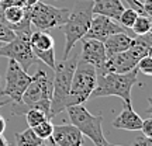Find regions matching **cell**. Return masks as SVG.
<instances>
[{
    "mask_svg": "<svg viewBox=\"0 0 152 146\" xmlns=\"http://www.w3.org/2000/svg\"><path fill=\"white\" fill-rule=\"evenodd\" d=\"M31 76L24 70L16 60L9 59L7 70L4 75V87L0 90V96H6L13 104L21 103L23 93L26 92Z\"/></svg>",
    "mask_w": 152,
    "mask_h": 146,
    "instance_id": "8",
    "label": "cell"
},
{
    "mask_svg": "<svg viewBox=\"0 0 152 146\" xmlns=\"http://www.w3.org/2000/svg\"><path fill=\"white\" fill-rule=\"evenodd\" d=\"M92 16V4H80L76 9L71 10V14L68 17L66 23L61 27L65 34V48H64V54H62V60L71 56V51L75 48L76 42L85 37V34L87 33L89 25H90Z\"/></svg>",
    "mask_w": 152,
    "mask_h": 146,
    "instance_id": "6",
    "label": "cell"
},
{
    "mask_svg": "<svg viewBox=\"0 0 152 146\" xmlns=\"http://www.w3.org/2000/svg\"><path fill=\"white\" fill-rule=\"evenodd\" d=\"M30 45L33 49L34 55L38 60L44 62L45 65L54 69L55 68V41L47 31H35L30 35Z\"/></svg>",
    "mask_w": 152,
    "mask_h": 146,
    "instance_id": "10",
    "label": "cell"
},
{
    "mask_svg": "<svg viewBox=\"0 0 152 146\" xmlns=\"http://www.w3.org/2000/svg\"><path fill=\"white\" fill-rule=\"evenodd\" d=\"M4 131H6V119L0 115V135H1Z\"/></svg>",
    "mask_w": 152,
    "mask_h": 146,
    "instance_id": "28",
    "label": "cell"
},
{
    "mask_svg": "<svg viewBox=\"0 0 152 146\" xmlns=\"http://www.w3.org/2000/svg\"><path fill=\"white\" fill-rule=\"evenodd\" d=\"M96 80H97V69L83 60L77 59L71 81L68 107L86 103L96 87Z\"/></svg>",
    "mask_w": 152,
    "mask_h": 146,
    "instance_id": "5",
    "label": "cell"
},
{
    "mask_svg": "<svg viewBox=\"0 0 152 146\" xmlns=\"http://www.w3.org/2000/svg\"><path fill=\"white\" fill-rule=\"evenodd\" d=\"M28 14H30V7H27V6H24V7H20V6H9V7H6L4 10H3L4 23L11 30L16 27V25H18Z\"/></svg>",
    "mask_w": 152,
    "mask_h": 146,
    "instance_id": "17",
    "label": "cell"
},
{
    "mask_svg": "<svg viewBox=\"0 0 152 146\" xmlns=\"http://www.w3.org/2000/svg\"><path fill=\"white\" fill-rule=\"evenodd\" d=\"M141 125H142V118L132 110L131 104L130 105H124L123 104L121 113L113 121L114 128L123 131H141Z\"/></svg>",
    "mask_w": 152,
    "mask_h": 146,
    "instance_id": "14",
    "label": "cell"
},
{
    "mask_svg": "<svg viewBox=\"0 0 152 146\" xmlns=\"http://www.w3.org/2000/svg\"><path fill=\"white\" fill-rule=\"evenodd\" d=\"M0 80H1V77H0ZM0 90H1V87H0Z\"/></svg>",
    "mask_w": 152,
    "mask_h": 146,
    "instance_id": "36",
    "label": "cell"
},
{
    "mask_svg": "<svg viewBox=\"0 0 152 146\" xmlns=\"http://www.w3.org/2000/svg\"><path fill=\"white\" fill-rule=\"evenodd\" d=\"M111 146H121V145H111Z\"/></svg>",
    "mask_w": 152,
    "mask_h": 146,
    "instance_id": "35",
    "label": "cell"
},
{
    "mask_svg": "<svg viewBox=\"0 0 152 146\" xmlns=\"http://www.w3.org/2000/svg\"><path fill=\"white\" fill-rule=\"evenodd\" d=\"M151 28H152L151 17L144 16V14H138L135 23L131 27V31L135 35H144V34L151 33Z\"/></svg>",
    "mask_w": 152,
    "mask_h": 146,
    "instance_id": "19",
    "label": "cell"
},
{
    "mask_svg": "<svg viewBox=\"0 0 152 146\" xmlns=\"http://www.w3.org/2000/svg\"><path fill=\"white\" fill-rule=\"evenodd\" d=\"M82 52L79 59L86 62L89 65L94 66L97 70L103 69L104 63L107 60L104 44L102 41L93 39V38H82Z\"/></svg>",
    "mask_w": 152,
    "mask_h": 146,
    "instance_id": "12",
    "label": "cell"
},
{
    "mask_svg": "<svg viewBox=\"0 0 152 146\" xmlns=\"http://www.w3.org/2000/svg\"><path fill=\"white\" fill-rule=\"evenodd\" d=\"M71 14L69 9L55 7V6L42 3L41 0L30 7V20L31 25L39 31H48L52 28H59L66 23Z\"/></svg>",
    "mask_w": 152,
    "mask_h": 146,
    "instance_id": "7",
    "label": "cell"
},
{
    "mask_svg": "<svg viewBox=\"0 0 152 146\" xmlns=\"http://www.w3.org/2000/svg\"><path fill=\"white\" fill-rule=\"evenodd\" d=\"M124 11V4L121 0H93L92 13L110 17L111 20L118 23L121 13Z\"/></svg>",
    "mask_w": 152,
    "mask_h": 146,
    "instance_id": "15",
    "label": "cell"
},
{
    "mask_svg": "<svg viewBox=\"0 0 152 146\" xmlns=\"http://www.w3.org/2000/svg\"><path fill=\"white\" fill-rule=\"evenodd\" d=\"M138 70L127 72V73H99L96 87L92 92L93 97H110L115 96L123 100L124 105L131 104V90L137 84Z\"/></svg>",
    "mask_w": 152,
    "mask_h": 146,
    "instance_id": "2",
    "label": "cell"
},
{
    "mask_svg": "<svg viewBox=\"0 0 152 146\" xmlns=\"http://www.w3.org/2000/svg\"><path fill=\"white\" fill-rule=\"evenodd\" d=\"M132 42H134V37H131L128 33H117V34L110 35L103 42L107 58L127 51L132 45Z\"/></svg>",
    "mask_w": 152,
    "mask_h": 146,
    "instance_id": "16",
    "label": "cell"
},
{
    "mask_svg": "<svg viewBox=\"0 0 152 146\" xmlns=\"http://www.w3.org/2000/svg\"><path fill=\"white\" fill-rule=\"evenodd\" d=\"M14 138H16V146H38L44 142L41 138L35 135L33 128H30V126L26 131L16 134Z\"/></svg>",
    "mask_w": 152,
    "mask_h": 146,
    "instance_id": "18",
    "label": "cell"
},
{
    "mask_svg": "<svg viewBox=\"0 0 152 146\" xmlns=\"http://www.w3.org/2000/svg\"><path fill=\"white\" fill-rule=\"evenodd\" d=\"M127 1H128V3H132V4H134V1H135V0H127Z\"/></svg>",
    "mask_w": 152,
    "mask_h": 146,
    "instance_id": "32",
    "label": "cell"
},
{
    "mask_svg": "<svg viewBox=\"0 0 152 146\" xmlns=\"http://www.w3.org/2000/svg\"><path fill=\"white\" fill-rule=\"evenodd\" d=\"M49 141H51V139H49ZM51 142H52V141H51ZM52 146H56V145H55V143H52Z\"/></svg>",
    "mask_w": 152,
    "mask_h": 146,
    "instance_id": "34",
    "label": "cell"
},
{
    "mask_svg": "<svg viewBox=\"0 0 152 146\" xmlns=\"http://www.w3.org/2000/svg\"><path fill=\"white\" fill-rule=\"evenodd\" d=\"M0 146H9V142H7V139L3 136V134L0 135Z\"/></svg>",
    "mask_w": 152,
    "mask_h": 146,
    "instance_id": "29",
    "label": "cell"
},
{
    "mask_svg": "<svg viewBox=\"0 0 152 146\" xmlns=\"http://www.w3.org/2000/svg\"><path fill=\"white\" fill-rule=\"evenodd\" d=\"M38 146H52V142H51V145H49V143H47V142L44 141L42 143H41V145H38Z\"/></svg>",
    "mask_w": 152,
    "mask_h": 146,
    "instance_id": "31",
    "label": "cell"
},
{
    "mask_svg": "<svg viewBox=\"0 0 152 146\" xmlns=\"http://www.w3.org/2000/svg\"><path fill=\"white\" fill-rule=\"evenodd\" d=\"M3 7H9V6H20V7H24L26 6V0H0Z\"/></svg>",
    "mask_w": 152,
    "mask_h": 146,
    "instance_id": "27",
    "label": "cell"
},
{
    "mask_svg": "<svg viewBox=\"0 0 152 146\" xmlns=\"http://www.w3.org/2000/svg\"><path fill=\"white\" fill-rule=\"evenodd\" d=\"M77 56L66 58L61 60L59 63H55L54 68V79H52V98H51V107H49L48 118L52 119L58 114L68 108V98L71 92V81L75 72Z\"/></svg>",
    "mask_w": 152,
    "mask_h": 146,
    "instance_id": "1",
    "label": "cell"
},
{
    "mask_svg": "<svg viewBox=\"0 0 152 146\" xmlns=\"http://www.w3.org/2000/svg\"><path fill=\"white\" fill-rule=\"evenodd\" d=\"M39 0H26V6L27 7H31V6H34L35 3H38Z\"/></svg>",
    "mask_w": 152,
    "mask_h": 146,
    "instance_id": "30",
    "label": "cell"
},
{
    "mask_svg": "<svg viewBox=\"0 0 152 146\" xmlns=\"http://www.w3.org/2000/svg\"><path fill=\"white\" fill-rule=\"evenodd\" d=\"M24 114H26V119H27V124L30 128H34L35 125L44 122L45 119H48L47 114L42 113V111H39V110H37V108H28Z\"/></svg>",
    "mask_w": 152,
    "mask_h": 146,
    "instance_id": "20",
    "label": "cell"
},
{
    "mask_svg": "<svg viewBox=\"0 0 152 146\" xmlns=\"http://www.w3.org/2000/svg\"><path fill=\"white\" fill-rule=\"evenodd\" d=\"M4 104H6L4 101H0V107H1V105H4Z\"/></svg>",
    "mask_w": 152,
    "mask_h": 146,
    "instance_id": "33",
    "label": "cell"
},
{
    "mask_svg": "<svg viewBox=\"0 0 152 146\" xmlns=\"http://www.w3.org/2000/svg\"><path fill=\"white\" fill-rule=\"evenodd\" d=\"M138 14H140V13H138L134 7L124 9V11L121 13V16H120V18H118V23L124 28H127V30H130L131 31V27H132V24L135 23Z\"/></svg>",
    "mask_w": 152,
    "mask_h": 146,
    "instance_id": "21",
    "label": "cell"
},
{
    "mask_svg": "<svg viewBox=\"0 0 152 146\" xmlns=\"http://www.w3.org/2000/svg\"><path fill=\"white\" fill-rule=\"evenodd\" d=\"M51 98H52V79L44 69H38L31 76V80L28 83L26 92L23 93L21 103L17 105H21L24 113L28 108H37L45 113L48 117Z\"/></svg>",
    "mask_w": 152,
    "mask_h": 146,
    "instance_id": "3",
    "label": "cell"
},
{
    "mask_svg": "<svg viewBox=\"0 0 152 146\" xmlns=\"http://www.w3.org/2000/svg\"><path fill=\"white\" fill-rule=\"evenodd\" d=\"M71 124L75 125L82 132L83 136H87L96 146H111L103 132V115H94L85 107V104L71 105L66 108Z\"/></svg>",
    "mask_w": 152,
    "mask_h": 146,
    "instance_id": "4",
    "label": "cell"
},
{
    "mask_svg": "<svg viewBox=\"0 0 152 146\" xmlns=\"http://www.w3.org/2000/svg\"><path fill=\"white\" fill-rule=\"evenodd\" d=\"M141 132H142V134H144V136H148V138H152V118L142 119Z\"/></svg>",
    "mask_w": 152,
    "mask_h": 146,
    "instance_id": "25",
    "label": "cell"
},
{
    "mask_svg": "<svg viewBox=\"0 0 152 146\" xmlns=\"http://www.w3.org/2000/svg\"><path fill=\"white\" fill-rule=\"evenodd\" d=\"M14 37H16L14 31L6 23L0 21V44L10 42L11 39H14Z\"/></svg>",
    "mask_w": 152,
    "mask_h": 146,
    "instance_id": "24",
    "label": "cell"
},
{
    "mask_svg": "<svg viewBox=\"0 0 152 146\" xmlns=\"http://www.w3.org/2000/svg\"><path fill=\"white\" fill-rule=\"evenodd\" d=\"M30 35L31 34L27 33H16L14 39L0 45V56L16 60L24 70H27L30 66L38 62L37 56L34 55L33 49H31L30 41H28Z\"/></svg>",
    "mask_w": 152,
    "mask_h": 146,
    "instance_id": "9",
    "label": "cell"
},
{
    "mask_svg": "<svg viewBox=\"0 0 152 146\" xmlns=\"http://www.w3.org/2000/svg\"><path fill=\"white\" fill-rule=\"evenodd\" d=\"M131 146H134V145H131Z\"/></svg>",
    "mask_w": 152,
    "mask_h": 146,
    "instance_id": "37",
    "label": "cell"
},
{
    "mask_svg": "<svg viewBox=\"0 0 152 146\" xmlns=\"http://www.w3.org/2000/svg\"><path fill=\"white\" fill-rule=\"evenodd\" d=\"M134 146H152V139L148 138V136H140L137 138L135 142H134Z\"/></svg>",
    "mask_w": 152,
    "mask_h": 146,
    "instance_id": "26",
    "label": "cell"
},
{
    "mask_svg": "<svg viewBox=\"0 0 152 146\" xmlns=\"http://www.w3.org/2000/svg\"><path fill=\"white\" fill-rule=\"evenodd\" d=\"M56 146H83L85 136L75 125L65 124L54 126L52 135L49 138Z\"/></svg>",
    "mask_w": 152,
    "mask_h": 146,
    "instance_id": "13",
    "label": "cell"
},
{
    "mask_svg": "<svg viewBox=\"0 0 152 146\" xmlns=\"http://www.w3.org/2000/svg\"><path fill=\"white\" fill-rule=\"evenodd\" d=\"M130 30L124 28L120 23L111 20L110 17L102 16V14H93L90 20V25L87 33L85 34L83 38H93L104 42L110 35L117 33H128Z\"/></svg>",
    "mask_w": 152,
    "mask_h": 146,
    "instance_id": "11",
    "label": "cell"
},
{
    "mask_svg": "<svg viewBox=\"0 0 152 146\" xmlns=\"http://www.w3.org/2000/svg\"><path fill=\"white\" fill-rule=\"evenodd\" d=\"M137 70L141 72L142 75L145 76H152V58L151 55H145L137 63Z\"/></svg>",
    "mask_w": 152,
    "mask_h": 146,
    "instance_id": "23",
    "label": "cell"
},
{
    "mask_svg": "<svg viewBox=\"0 0 152 146\" xmlns=\"http://www.w3.org/2000/svg\"><path fill=\"white\" fill-rule=\"evenodd\" d=\"M33 131L35 132V135H37L38 138H41L42 141H47V139H49L51 135H52L54 125H52V122H51V119H45L44 122L35 125V126L33 128Z\"/></svg>",
    "mask_w": 152,
    "mask_h": 146,
    "instance_id": "22",
    "label": "cell"
}]
</instances>
